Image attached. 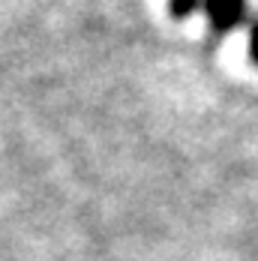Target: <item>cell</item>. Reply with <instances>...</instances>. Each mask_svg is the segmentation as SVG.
<instances>
[{
	"mask_svg": "<svg viewBox=\"0 0 258 261\" xmlns=\"http://www.w3.org/2000/svg\"><path fill=\"white\" fill-rule=\"evenodd\" d=\"M249 0H204V15L216 33H231L246 18Z\"/></svg>",
	"mask_w": 258,
	"mask_h": 261,
	"instance_id": "cell-1",
	"label": "cell"
},
{
	"mask_svg": "<svg viewBox=\"0 0 258 261\" xmlns=\"http://www.w3.org/2000/svg\"><path fill=\"white\" fill-rule=\"evenodd\" d=\"M168 9L174 18H189L192 12L204 9V0H168Z\"/></svg>",
	"mask_w": 258,
	"mask_h": 261,
	"instance_id": "cell-2",
	"label": "cell"
},
{
	"mask_svg": "<svg viewBox=\"0 0 258 261\" xmlns=\"http://www.w3.org/2000/svg\"><path fill=\"white\" fill-rule=\"evenodd\" d=\"M249 54H252V60L258 63V21L249 30Z\"/></svg>",
	"mask_w": 258,
	"mask_h": 261,
	"instance_id": "cell-3",
	"label": "cell"
}]
</instances>
